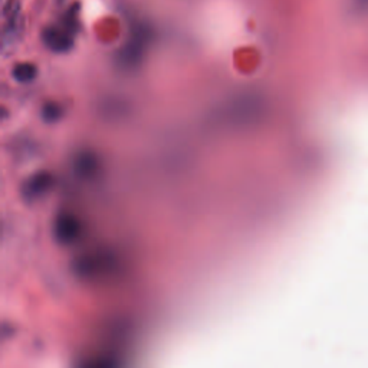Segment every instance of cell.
Returning a JSON list of instances; mask_svg holds the SVG:
<instances>
[{
    "label": "cell",
    "instance_id": "6da1fadb",
    "mask_svg": "<svg viewBox=\"0 0 368 368\" xmlns=\"http://www.w3.org/2000/svg\"><path fill=\"white\" fill-rule=\"evenodd\" d=\"M42 40L49 50L55 53H65L74 46V33L60 23L50 25L43 29Z\"/></svg>",
    "mask_w": 368,
    "mask_h": 368
},
{
    "label": "cell",
    "instance_id": "7a4b0ae2",
    "mask_svg": "<svg viewBox=\"0 0 368 368\" xmlns=\"http://www.w3.org/2000/svg\"><path fill=\"white\" fill-rule=\"evenodd\" d=\"M114 265V261L109 255H87L75 264L78 275L92 278L97 275L107 274Z\"/></svg>",
    "mask_w": 368,
    "mask_h": 368
},
{
    "label": "cell",
    "instance_id": "3957f363",
    "mask_svg": "<svg viewBox=\"0 0 368 368\" xmlns=\"http://www.w3.org/2000/svg\"><path fill=\"white\" fill-rule=\"evenodd\" d=\"M81 236V222L70 215H60L55 222V237L59 243L71 244Z\"/></svg>",
    "mask_w": 368,
    "mask_h": 368
},
{
    "label": "cell",
    "instance_id": "277c9868",
    "mask_svg": "<svg viewBox=\"0 0 368 368\" xmlns=\"http://www.w3.org/2000/svg\"><path fill=\"white\" fill-rule=\"evenodd\" d=\"M53 184V177L49 173H38L33 177H31L23 186V197L28 200H35L42 197L48 190L52 188Z\"/></svg>",
    "mask_w": 368,
    "mask_h": 368
},
{
    "label": "cell",
    "instance_id": "5b68a950",
    "mask_svg": "<svg viewBox=\"0 0 368 368\" xmlns=\"http://www.w3.org/2000/svg\"><path fill=\"white\" fill-rule=\"evenodd\" d=\"M22 31H23V18H22V15H18L15 18L6 19V23L4 26V35H2L4 45L15 42L21 36Z\"/></svg>",
    "mask_w": 368,
    "mask_h": 368
},
{
    "label": "cell",
    "instance_id": "8992f818",
    "mask_svg": "<svg viewBox=\"0 0 368 368\" xmlns=\"http://www.w3.org/2000/svg\"><path fill=\"white\" fill-rule=\"evenodd\" d=\"M36 75H38V68L31 63L16 64L12 70V77L19 84H29L35 81Z\"/></svg>",
    "mask_w": 368,
    "mask_h": 368
},
{
    "label": "cell",
    "instance_id": "52a82bcc",
    "mask_svg": "<svg viewBox=\"0 0 368 368\" xmlns=\"http://www.w3.org/2000/svg\"><path fill=\"white\" fill-rule=\"evenodd\" d=\"M144 40H146V38L143 35H139L137 38L133 39V42L129 43V46L126 48V53L122 55V58H124V63L127 65L137 63V59H139V56H140V53L143 50Z\"/></svg>",
    "mask_w": 368,
    "mask_h": 368
},
{
    "label": "cell",
    "instance_id": "ba28073f",
    "mask_svg": "<svg viewBox=\"0 0 368 368\" xmlns=\"http://www.w3.org/2000/svg\"><path fill=\"white\" fill-rule=\"evenodd\" d=\"M78 13H80V5L75 4L72 5L65 15L60 19V25L65 26L68 31H71L72 33H75L80 29V22H78Z\"/></svg>",
    "mask_w": 368,
    "mask_h": 368
},
{
    "label": "cell",
    "instance_id": "9c48e42d",
    "mask_svg": "<svg viewBox=\"0 0 368 368\" xmlns=\"http://www.w3.org/2000/svg\"><path fill=\"white\" fill-rule=\"evenodd\" d=\"M95 166H97V163H95L94 157L88 153L81 154V157L75 163L77 173L81 175H91L95 171Z\"/></svg>",
    "mask_w": 368,
    "mask_h": 368
},
{
    "label": "cell",
    "instance_id": "30bf717a",
    "mask_svg": "<svg viewBox=\"0 0 368 368\" xmlns=\"http://www.w3.org/2000/svg\"><path fill=\"white\" fill-rule=\"evenodd\" d=\"M42 115H43V119L48 121V122H55L56 119L60 118V115H63V108H60L58 104H46L43 107V111H42Z\"/></svg>",
    "mask_w": 368,
    "mask_h": 368
},
{
    "label": "cell",
    "instance_id": "8fae6325",
    "mask_svg": "<svg viewBox=\"0 0 368 368\" xmlns=\"http://www.w3.org/2000/svg\"><path fill=\"white\" fill-rule=\"evenodd\" d=\"M2 2H4V4H5V2H6V0H2Z\"/></svg>",
    "mask_w": 368,
    "mask_h": 368
},
{
    "label": "cell",
    "instance_id": "7c38bea8",
    "mask_svg": "<svg viewBox=\"0 0 368 368\" xmlns=\"http://www.w3.org/2000/svg\"><path fill=\"white\" fill-rule=\"evenodd\" d=\"M60 2H63V0H60Z\"/></svg>",
    "mask_w": 368,
    "mask_h": 368
}]
</instances>
